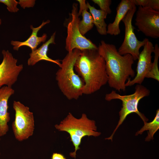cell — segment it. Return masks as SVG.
I'll return each mask as SVG.
<instances>
[{
    "mask_svg": "<svg viewBox=\"0 0 159 159\" xmlns=\"http://www.w3.org/2000/svg\"><path fill=\"white\" fill-rule=\"evenodd\" d=\"M35 0H19L18 4L23 9L26 8L32 7L34 6L35 3Z\"/></svg>",
    "mask_w": 159,
    "mask_h": 159,
    "instance_id": "obj_23",
    "label": "cell"
},
{
    "mask_svg": "<svg viewBox=\"0 0 159 159\" xmlns=\"http://www.w3.org/2000/svg\"><path fill=\"white\" fill-rule=\"evenodd\" d=\"M0 140H1V138H0Z\"/></svg>",
    "mask_w": 159,
    "mask_h": 159,
    "instance_id": "obj_28",
    "label": "cell"
},
{
    "mask_svg": "<svg viewBox=\"0 0 159 159\" xmlns=\"http://www.w3.org/2000/svg\"><path fill=\"white\" fill-rule=\"evenodd\" d=\"M135 21L138 31L145 35L154 39L159 37V11L139 6Z\"/></svg>",
    "mask_w": 159,
    "mask_h": 159,
    "instance_id": "obj_9",
    "label": "cell"
},
{
    "mask_svg": "<svg viewBox=\"0 0 159 159\" xmlns=\"http://www.w3.org/2000/svg\"><path fill=\"white\" fill-rule=\"evenodd\" d=\"M93 19L94 25L95 26L99 33L101 35H106L107 34V24L105 19L107 14L104 12L96 9L91 6L89 3H87Z\"/></svg>",
    "mask_w": 159,
    "mask_h": 159,
    "instance_id": "obj_16",
    "label": "cell"
},
{
    "mask_svg": "<svg viewBox=\"0 0 159 159\" xmlns=\"http://www.w3.org/2000/svg\"><path fill=\"white\" fill-rule=\"evenodd\" d=\"M92 1L99 6L100 10L104 12L107 14L111 13V10L110 6L111 4V0H92Z\"/></svg>",
    "mask_w": 159,
    "mask_h": 159,
    "instance_id": "obj_21",
    "label": "cell"
},
{
    "mask_svg": "<svg viewBox=\"0 0 159 159\" xmlns=\"http://www.w3.org/2000/svg\"><path fill=\"white\" fill-rule=\"evenodd\" d=\"M0 155H1V152H0Z\"/></svg>",
    "mask_w": 159,
    "mask_h": 159,
    "instance_id": "obj_27",
    "label": "cell"
},
{
    "mask_svg": "<svg viewBox=\"0 0 159 159\" xmlns=\"http://www.w3.org/2000/svg\"><path fill=\"white\" fill-rule=\"evenodd\" d=\"M154 47L153 52L154 53V58L153 62L151 69L147 75L146 78L153 79L159 81V71L158 66V59L159 57V47L157 44Z\"/></svg>",
    "mask_w": 159,
    "mask_h": 159,
    "instance_id": "obj_19",
    "label": "cell"
},
{
    "mask_svg": "<svg viewBox=\"0 0 159 159\" xmlns=\"http://www.w3.org/2000/svg\"><path fill=\"white\" fill-rule=\"evenodd\" d=\"M74 69L84 82L83 94H92L107 83L105 62L97 50L81 51L75 62Z\"/></svg>",
    "mask_w": 159,
    "mask_h": 159,
    "instance_id": "obj_2",
    "label": "cell"
},
{
    "mask_svg": "<svg viewBox=\"0 0 159 159\" xmlns=\"http://www.w3.org/2000/svg\"><path fill=\"white\" fill-rule=\"evenodd\" d=\"M14 93L11 87L4 86L0 88V137L6 135L9 130L8 123L10 117L8 102Z\"/></svg>",
    "mask_w": 159,
    "mask_h": 159,
    "instance_id": "obj_12",
    "label": "cell"
},
{
    "mask_svg": "<svg viewBox=\"0 0 159 159\" xmlns=\"http://www.w3.org/2000/svg\"><path fill=\"white\" fill-rule=\"evenodd\" d=\"M81 51L75 49L68 52L61 61L60 68L56 74V80L59 89L69 100H77L83 94L84 82L74 69Z\"/></svg>",
    "mask_w": 159,
    "mask_h": 159,
    "instance_id": "obj_3",
    "label": "cell"
},
{
    "mask_svg": "<svg viewBox=\"0 0 159 159\" xmlns=\"http://www.w3.org/2000/svg\"><path fill=\"white\" fill-rule=\"evenodd\" d=\"M136 10V6L135 5L128 11L122 20L125 25V35L123 41L117 50L121 55L127 54L131 55L134 61L138 59L140 49L148 40L145 38L143 41H139L134 33L132 21Z\"/></svg>",
    "mask_w": 159,
    "mask_h": 159,
    "instance_id": "obj_8",
    "label": "cell"
},
{
    "mask_svg": "<svg viewBox=\"0 0 159 159\" xmlns=\"http://www.w3.org/2000/svg\"><path fill=\"white\" fill-rule=\"evenodd\" d=\"M1 19L0 18V25H1Z\"/></svg>",
    "mask_w": 159,
    "mask_h": 159,
    "instance_id": "obj_26",
    "label": "cell"
},
{
    "mask_svg": "<svg viewBox=\"0 0 159 159\" xmlns=\"http://www.w3.org/2000/svg\"><path fill=\"white\" fill-rule=\"evenodd\" d=\"M135 5L134 0H122L117 9V13L114 21L109 23L107 27V34L116 36L120 33L119 25L128 11Z\"/></svg>",
    "mask_w": 159,
    "mask_h": 159,
    "instance_id": "obj_15",
    "label": "cell"
},
{
    "mask_svg": "<svg viewBox=\"0 0 159 159\" xmlns=\"http://www.w3.org/2000/svg\"><path fill=\"white\" fill-rule=\"evenodd\" d=\"M55 128L59 131L68 133L70 141L74 147V152L70 153V156L75 159L76 152L80 149L82 139L86 136L98 137L101 133L96 131L97 127L95 121L89 119L87 115L83 113L81 117L77 119L70 112L59 124L55 125Z\"/></svg>",
    "mask_w": 159,
    "mask_h": 159,
    "instance_id": "obj_4",
    "label": "cell"
},
{
    "mask_svg": "<svg viewBox=\"0 0 159 159\" xmlns=\"http://www.w3.org/2000/svg\"><path fill=\"white\" fill-rule=\"evenodd\" d=\"M144 125L137 132L135 136L141 135L146 130L148 131V135L145 138V141L149 142L153 139V136L159 128V110L156 111V114L153 120L151 122H144Z\"/></svg>",
    "mask_w": 159,
    "mask_h": 159,
    "instance_id": "obj_17",
    "label": "cell"
},
{
    "mask_svg": "<svg viewBox=\"0 0 159 159\" xmlns=\"http://www.w3.org/2000/svg\"><path fill=\"white\" fill-rule=\"evenodd\" d=\"M1 53L3 58L0 64V88L4 86L11 87L17 81L23 66L17 64V60L9 50L3 49Z\"/></svg>",
    "mask_w": 159,
    "mask_h": 159,
    "instance_id": "obj_10",
    "label": "cell"
},
{
    "mask_svg": "<svg viewBox=\"0 0 159 159\" xmlns=\"http://www.w3.org/2000/svg\"><path fill=\"white\" fill-rule=\"evenodd\" d=\"M97 50L105 62L109 86L119 92L125 91L127 80L135 76L132 68L134 62L132 56L129 54L121 55L114 45L103 40L99 44Z\"/></svg>",
    "mask_w": 159,
    "mask_h": 159,
    "instance_id": "obj_1",
    "label": "cell"
},
{
    "mask_svg": "<svg viewBox=\"0 0 159 159\" xmlns=\"http://www.w3.org/2000/svg\"><path fill=\"white\" fill-rule=\"evenodd\" d=\"M82 19L79 23V29L81 34L84 35L93 28L94 25L93 19L91 14L85 10L81 14Z\"/></svg>",
    "mask_w": 159,
    "mask_h": 159,
    "instance_id": "obj_18",
    "label": "cell"
},
{
    "mask_svg": "<svg viewBox=\"0 0 159 159\" xmlns=\"http://www.w3.org/2000/svg\"><path fill=\"white\" fill-rule=\"evenodd\" d=\"M143 47L138 59L136 74L132 80L130 78L127 80L125 84L126 87L131 86L136 84H141L151 69L153 64L151 54L153 52L154 47L149 39Z\"/></svg>",
    "mask_w": 159,
    "mask_h": 159,
    "instance_id": "obj_11",
    "label": "cell"
},
{
    "mask_svg": "<svg viewBox=\"0 0 159 159\" xmlns=\"http://www.w3.org/2000/svg\"><path fill=\"white\" fill-rule=\"evenodd\" d=\"M56 32L51 35L50 39L43 43L39 48L32 51L29 54V58L27 61L29 66H33L41 60H45L51 62L57 65L59 67L61 63L59 60H54L49 57L47 55L49 46L51 44H55V39Z\"/></svg>",
    "mask_w": 159,
    "mask_h": 159,
    "instance_id": "obj_14",
    "label": "cell"
},
{
    "mask_svg": "<svg viewBox=\"0 0 159 159\" xmlns=\"http://www.w3.org/2000/svg\"><path fill=\"white\" fill-rule=\"evenodd\" d=\"M0 3L5 5L7 6V10L10 12L15 13L19 10L17 7L18 2L15 0H0Z\"/></svg>",
    "mask_w": 159,
    "mask_h": 159,
    "instance_id": "obj_22",
    "label": "cell"
},
{
    "mask_svg": "<svg viewBox=\"0 0 159 159\" xmlns=\"http://www.w3.org/2000/svg\"><path fill=\"white\" fill-rule=\"evenodd\" d=\"M77 1L80 4V9L78 12V15L80 16L81 14L82 13L83 10H86L87 11L88 8L87 3H86L85 0H77Z\"/></svg>",
    "mask_w": 159,
    "mask_h": 159,
    "instance_id": "obj_24",
    "label": "cell"
},
{
    "mask_svg": "<svg viewBox=\"0 0 159 159\" xmlns=\"http://www.w3.org/2000/svg\"><path fill=\"white\" fill-rule=\"evenodd\" d=\"M51 159H66V158L62 154L53 153L52 155Z\"/></svg>",
    "mask_w": 159,
    "mask_h": 159,
    "instance_id": "obj_25",
    "label": "cell"
},
{
    "mask_svg": "<svg viewBox=\"0 0 159 159\" xmlns=\"http://www.w3.org/2000/svg\"><path fill=\"white\" fill-rule=\"evenodd\" d=\"M78 12L77 4L74 3L72 5L71 13L72 20L67 27L66 50L70 52L75 49L81 51L86 49L97 50L98 47L95 44L80 33L78 26L80 18Z\"/></svg>",
    "mask_w": 159,
    "mask_h": 159,
    "instance_id": "obj_7",
    "label": "cell"
},
{
    "mask_svg": "<svg viewBox=\"0 0 159 159\" xmlns=\"http://www.w3.org/2000/svg\"><path fill=\"white\" fill-rule=\"evenodd\" d=\"M13 107L15 115L12 124V130L15 138L21 142L33 134L35 129L33 114L28 107L19 101H14Z\"/></svg>",
    "mask_w": 159,
    "mask_h": 159,
    "instance_id": "obj_6",
    "label": "cell"
},
{
    "mask_svg": "<svg viewBox=\"0 0 159 159\" xmlns=\"http://www.w3.org/2000/svg\"><path fill=\"white\" fill-rule=\"evenodd\" d=\"M135 5L159 11V0H134Z\"/></svg>",
    "mask_w": 159,
    "mask_h": 159,
    "instance_id": "obj_20",
    "label": "cell"
},
{
    "mask_svg": "<svg viewBox=\"0 0 159 159\" xmlns=\"http://www.w3.org/2000/svg\"><path fill=\"white\" fill-rule=\"evenodd\" d=\"M135 89L134 92L129 95H121L114 90L106 94L105 99L106 101H109L113 100L118 99L122 101V107L119 112V119L117 124L111 136L105 139L112 141L113 136L116 131L128 115L131 113L137 114L144 122L148 121V119L144 115L139 111L138 105L141 99L149 96L150 91L141 84H137Z\"/></svg>",
    "mask_w": 159,
    "mask_h": 159,
    "instance_id": "obj_5",
    "label": "cell"
},
{
    "mask_svg": "<svg viewBox=\"0 0 159 159\" xmlns=\"http://www.w3.org/2000/svg\"><path fill=\"white\" fill-rule=\"evenodd\" d=\"M50 22L49 20L45 21H43L39 26L37 27H34L32 25H31L30 28L32 30V33L30 37L26 40L24 42L11 41V44L13 46V49L17 51L21 47L26 46L30 47L32 51L36 49L38 45L42 42H44L47 38V35L46 34H43L41 37H38V32L43 26Z\"/></svg>",
    "mask_w": 159,
    "mask_h": 159,
    "instance_id": "obj_13",
    "label": "cell"
}]
</instances>
